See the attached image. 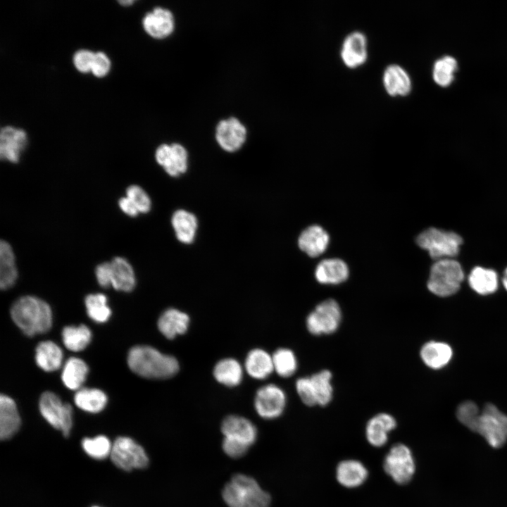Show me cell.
<instances>
[{
	"instance_id": "cell-1",
	"label": "cell",
	"mask_w": 507,
	"mask_h": 507,
	"mask_svg": "<svg viewBox=\"0 0 507 507\" xmlns=\"http://www.w3.org/2000/svg\"><path fill=\"white\" fill-rule=\"evenodd\" d=\"M127 362L133 373L148 379H168L179 371V363L175 357L146 345L132 347L127 353Z\"/></svg>"
},
{
	"instance_id": "cell-2",
	"label": "cell",
	"mask_w": 507,
	"mask_h": 507,
	"mask_svg": "<svg viewBox=\"0 0 507 507\" xmlns=\"http://www.w3.org/2000/svg\"><path fill=\"white\" fill-rule=\"evenodd\" d=\"M15 324L27 336L48 332L52 325V312L49 305L35 296L27 295L17 299L11 308Z\"/></svg>"
},
{
	"instance_id": "cell-3",
	"label": "cell",
	"mask_w": 507,
	"mask_h": 507,
	"mask_svg": "<svg viewBox=\"0 0 507 507\" xmlns=\"http://www.w3.org/2000/svg\"><path fill=\"white\" fill-rule=\"evenodd\" d=\"M222 497L228 507H270L271 496L252 477L237 473L226 483Z\"/></svg>"
},
{
	"instance_id": "cell-4",
	"label": "cell",
	"mask_w": 507,
	"mask_h": 507,
	"mask_svg": "<svg viewBox=\"0 0 507 507\" xmlns=\"http://www.w3.org/2000/svg\"><path fill=\"white\" fill-rule=\"evenodd\" d=\"M220 430L224 436L223 450L232 458L245 456L258 437L255 425L249 419L237 415L226 416L222 421Z\"/></svg>"
},
{
	"instance_id": "cell-5",
	"label": "cell",
	"mask_w": 507,
	"mask_h": 507,
	"mask_svg": "<svg viewBox=\"0 0 507 507\" xmlns=\"http://www.w3.org/2000/svg\"><path fill=\"white\" fill-rule=\"evenodd\" d=\"M464 272L458 261L453 258L436 261L432 265L427 289L432 294L446 297L456 294L464 280Z\"/></svg>"
},
{
	"instance_id": "cell-6",
	"label": "cell",
	"mask_w": 507,
	"mask_h": 507,
	"mask_svg": "<svg viewBox=\"0 0 507 507\" xmlns=\"http://www.w3.org/2000/svg\"><path fill=\"white\" fill-rule=\"evenodd\" d=\"M416 243L427 251L432 259L438 261L452 258L457 256L463 244V239L454 232L430 227L417 237Z\"/></svg>"
},
{
	"instance_id": "cell-7",
	"label": "cell",
	"mask_w": 507,
	"mask_h": 507,
	"mask_svg": "<svg viewBox=\"0 0 507 507\" xmlns=\"http://www.w3.org/2000/svg\"><path fill=\"white\" fill-rule=\"evenodd\" d=\"M109 458L115 466L127 472L144 469L149 464V458L144 448L127 436L118 437L113 441Z\"/></svg>"
},
{
	"instance_id": "cell-8",
	"label": "cell",
	"mask_w": 507,
	"mask_h": 507,
	"mask_svg": "<svg viewBox=\"0 0 507 507\" xmlns=\"http://www.w3.org/2000/svg\"><path fill=\"white\" fill-rule=\"evenodd\" d=\"M473 432L481 434L491 446L501 447L507 441V415L487 403L480 411Z\"/></svg>"
},
{
	"instance_id": "cell-9",
	"label": "cell",
	"mask_w": 507,
	"mask_h": 507,
	"mask_svg": "<svg viewBox=\"0 0 507 507\" xmlns=\"http://www.w3.org/2000/svg\"><path fill=\"white\" fill-rule=\"evenodd\" d=\"M39 409L44 419L54 429L68 437L73 428V408L63 403L51 392H44L39 401Z\"/></svg>"
},
{
	"instance_id": "cell-10",
	"label": "cell",
	"mask_w": 507,
	"mask_h": 507,
	"mask_svg": "<svg viewBox=\"0 0 507 507\" xmlns=\"http://www.w3.org/2000/svg\"><path fill=\"white\" fill-rule=\"evenodd\" d=\"M342 310L333 299L318 303L306 319L308 331L315 335L330 334L335 332L342 321Z\"/></svg>"
},
{
	"instance_id": "cell-11",
	"label": "cell",
	"mask_w": 507,
	"mask_h": 507,
	"mask_svg": "<svg viewBox=\"0 0 507 507\" xmlns=\"http://www.w3.org/2000/svg\"><path fill=\"white\" fill-rule=\"evenodd\" d=\"M384 470L399 484H405L415 470L413 456L410 449L402 444L394 445L384 460Z\"/></svg>"
},
{
	"instance_id": "cell-12",
	"label": "cell",
	"mask_w": 507,
	"mask_h": 507,
	"mask_svg": "<svg viewBox=\"0 0 507 507\" xmlns=\"http://www.w3.org/2000/svg\"><path fill=\"white\" fill-rule=\"evenodd\" d=\"M287 396L284 390L275 384H268L258 389L254 397V408L265 420L280 417L285 408Z\"/></svg>"
},
{
	"instance_id": "cell-13",
	"label": "cell",
	"mask_w": 507,
	"mask_h": 507,
	"mask_svg": "<svg viewBox=\"0 0 507 507\" xmlns=\"http://www.w3.org/2000/svg\"><path fill=\"white\" fill-rule=\"evenodd\" d=\"M215 137L217 143L224 151L234 152L241 149L246 142L247 130L239 119L230 117L218 122Z\"/></svg>"
},
{
	"instance_id": "cell-14",
	"label": "cell",
	"mask_w": 507,
	"mask_h": 507,
	"mask_svg": "<svg viewBox=\"0 0 507 507\" xmlns=\"http://www.w3.org/2000/svg\"><path fill=\"white\" fill-rule=\"evenodd\" d=\"M156 162L170 176L177 177L187 169L188 154L186 149L178 143L163 144L155 153Z\"/></svg>"
},
{
	"instance_id": "cell-15",
	"label": "cell",
	"mask_w": 507,
	"mask_h": 507,
	"mask_svg": "<svg viewBox=\"0 0 507 507\" xmlns=\"http://www.w3.org/2000/svg\"><path fill=\"white\" fill-rule=\"evenodd\" d=\"M340 56L349 68H356L364 64L368 58L365 35L359 31L349 34L343 41Z\"/></svg>"
},
{
	"instance_id": "cell-16",
	"label": "cell",
	"mask_w": 507,
	"mask_h": 507,
	"mask_svg": "<svg viewBox=\"0 0 507 507\" xmlns=\"http://www.w3.org/2000/svg\"><path fill=\"white\" fill-rule=\"evenodd\" d=\"M146 32L154 39H164L170 36L175 29V18L170 11L156 7L147 13L142 20Z\"/></svg>"
},
{
	"instance_id": "cell-17",
	"label": "cell",
	"mask_w": 507,
	"mask_h": 507,
	"mask_svg": "<svg viewBox=\"0 0 507 507\" xmlns=\"http://www.w3.org/2000/svg\"><path fill=\"white\" fill-rule=\"evenodd\" d=\"M27 142V134L24 130L11 126L3 127L0 133L1 158L17 163Z\"/></svg>"
},
{
	"instance_id": "cell-18",
	"label": "cell",
	"mask_w": 507,
	"mask_h": 507,
	"mask_svg": "<svg viewBox=\"0 0 507 507\" xmlns=\"http://www.w3.org/2000/svg\"><path fill=\"white\" fill-rule=\"evenodd\" d=\"M21 426L17 406L10 396H0V438L6 441L13 437Z\"/></svg>"
},
{
	"instance_id": "cell-19",
	"label": "cell",
	"mask_w": 507,
	"mask_h": 507,
	"mask_svg": "<svg viewBox=\"0 0 507 507\" xmlns=\"http://www.w3.org/2000/svg\"><path fill=\"white\" fill-rule=\"evenodd\" d=\"M330 237L320 226L313 225L306 227L299 235L298 245L310 257H317L325 251Z\"/></svg>"
},
{
	"instance_id": "cell-20",
	"label": "cell",
	"mask_w": 507,
	"mask_h": 507,
	"mask_svg": "<svg viewBox=\"0 0 507 507\" xmlns=\"http://www.w3.org/2000/svg\"><path fill=\"white\" fill-rule=\"evenodd\" d=\"M189 315L177 308H169L158 318L157 325L160 332L168 339L184 334L189 325Z\"/></svg>"
},
{
	"instance_id": "cell-21",
	"label": "cell",
	"mask_w": 507,
	"mask_h": 507,
	"mask_svg": "<svg viewBox=\"0 0 507 507\" xmlns=\"http://www.w3.org/2000/svg\"><path fill=\"white\" fill-rule=\"evenodd\" d=\"M349 275L348 265L339 258L324 259L315 270V277L322 284H339L345 282Z\"/></svg>"
},
{
	"instance_id": "cell-22",
	"label": "cell",
	"mask_w": 507,
	"mask_h": 507,
	"mask_svg": "<svg viewBox=\"0 0 507 507\" xmlns=\"http://www.w3.org/2000/svg\"><path fill=\"white\" fill-rule=\"evenodd\" d=\"M396 426V421L392 415L387 413H378L367 423L365 428L367 440L374 446H382L388 440V434Z\"/></svg>"
},
{
	"instance_id": "cell-23",
	"label": "cell",
	"mask_w": 507,
	"mask_h": 507,
	"mask_svg": "<svg viewBox=\"0 0 507 507\" xmlns=\"http://www.w3.org/2000/svg\"><path fill=\"white\" fill-rule=\"evenodd\" d=\"M383 84L391 96H405L411 91V80L408 73L400 65L391 64L384 70Z\"/></svg>"
},
{
	"instance_id": "cell-24",
	"label": "cell",
	"mask_w": 507,
	"mask_h": 507,
	"mask_svg": "<svg viewBox=\"0 0 507 507\" xmlns=\"http://www.w3.org/2000/svg\"><path fill=\"white\" fill-rule=\"evenodd\" d=\"M423 362L429 368L438 370L446 366L451 360L453 351L446 343L430 341L425 343L420 352Z\"/></svg>"
},
{
	"instance_id": "cell-25",
	"label": "cell",
	"mask_w": 507,
	"mask_h": 507,
	"mask_svg": "<svg viewBox=\"0 0 507 507\" xmlns=\"http://www.w3.org/2000/svg\"><path fill=\"white\" fill-rule=\"evenodd\" d=\"M244 370L254 379L267 378L274 371L272 355L259 348L251 350L245 358Z\"/></svg>"
},
{
	"instance_id": "cell-26",
	"label": "cell",
	"mask_w": 507,
	"mask_h": 507,
	"mask_svg": "<svg viewBox=\"0 0 507 507\" xmlns=\"http://www.w3.org/2000/svg\"><path fill=\"white\" fill-rule=\"evenodd\" d=\"M111 284L115 289L131 292L135 287L136 279L132 266L123 257H115L111 261Z\"/></svg>"
},
{
	"instance_id": "cell-27",
	"label": "cell",
	"mask_w": 507,
	"mask_h": 507,
	"mask_svg": "<svg viewBox=\"0 0 507 507\" xmlns=\"http://www.w3.org/2000/svg\"><path fill=\"white\" fill-rule=\"evenodd\" d=\"M368 474L364 465L356 460L343 461L338 464L336 470L337 481L347 488L361 485L365 481Z\"/></svg>"
},
{
	"instance_id": "cell-28",
	"label": "cell",
	"mask_w": 507,
	"mask_h": 507,
	"mask_svg": "<svg viewBox=\"0 0 507 507\" xmlns=\"http://www.w3.org/2000/svg\"><path fill=\"white\" fill-rule=\"evenodd\" d=\"M470 288L480 295L494 293L499 287L498 274L494 270L475 266L468 275Z\"/></svg>"
},
{
	"instance_id": "cell-29",
	"label": "cell",
	"mask_w": 507,
	"mask_h": 507,
	"mask_svg": "<svg viewBox=\"0 0 507 507\" xmlns=\"http://www.w3.org/2000/svg\"><path fill=\"white\" fill-rule=\"evenodd\" d=\"M243 373L241 363L233 358L220 360L215 365L213 371L216 381L229 387H236L241 383Z\"/></svg>"
},
{
	"instance_id": "cell-30",
	"label": "cell",
	"mask_w": 507,
	"mask_h": 507,
	"mask_svg": "<svg viewBox=\"0 0 507 507\" xmlns=\"http://www.w3.org/2000/svg\"><path fill=\"white\" fill-rule=\"evenodd\" d=\"M35 361L43 370L52 372L61 368L63 362L61 349L52 341H43L35 349Z\"/></svg>"
},
{
	"instance_id": "cell-31",
	"label": "cell",
	"mask_w": 507,
	"mask_h": 507,
	"mask_svg": "<svg viewBox=\"0 0 507 507\" xmlns=\"http://www.w3.org/2000/svg\"><path fill=\"white\" fill-rule=\"evenodd\" d=\"M171 223L176 237L180 242H193L198 227L197 218L193 213L183 209L177 210L173 214Z\"/></svg>"
},
{
	"instance_id": "cell-32",
	"label": "cell",
	"mask_w": 507,
	"mask_h": 507,
	"mask_svg": "<svg viewBox=\"0 0 507 507\" xmlns=\"http://www.w3.org/2000/svg\"><path fill=\"white\" fill-rule=\"evenodd\" d=\"M18 277L14 252L8 242L0 243V287L6 290L12 287Z\"/></svg>"
},
{
	"instance_id": "cell-33",
	"label": "cell",
	"mask_w": 507,
	"mask_h": 507,
	"mask_svg": "<svg viewBox=\"0 0 507 507\" xmlns=\"http://www.w3.org/2000/svg\"><path fill=\"white\" fill-rule=\"evenodd\" d=\"M88 371V366L83 360L71 357L63 366L61 380L67 388L77 391L84 382Z\"/></svg>"
},
{
	"instance_id": "cell-34",
	"label": "cell",
	"mask_w": 507,
	"mask_h": 507,
	"mask_svg": "<svg viewBox=\"0 0 507 507\" xmlns=\"http://www.w3.org/2000/svg\"><path fill=\"white\" fill-rule=\"evenodd\" d=\"M74 401L80 409L90 413H97L106 407L108 399L101 389L81 388L76 392Z\"/></svg>"
},
{
	"instance_id": "cell-35",
	"label": "cell",
	"mask_w": 507,
	"mask_h": 507,
	"mask_svg": "<svg viewBox=\"0 0 507 507\" xmlns=\"http://www.w3.org/2000/svg\"><path fill=\"white\" fill-rule=\"evenodd\" d=\"M332 373L322 370L310 376L316 406H327L332 399Z\"/></svg>"
},
{
	"instance_id": "cell-36",
	"label": "cell",
	"mask_w": 507,
	"mask_h": 507,
	"mask_svg": "<svg viewBox=\"0 0 507 507\" xmlns=\"http://www.w3.org/2000/svg\"><path fill=\"white\" fill-rule=\"evenodd\" d=\"M92 332L84 325H69L62 330V340L64 346L72 351H80L90 343Z\"/></svg>"
},
{
	"instance_id": "cell-37",
	"label": "cell",
	"mask_w": 507,
	"mask_h": 507,
	"mask_svg": "<svg viewBox=\"0 0 507 507\" xmlns=\"http://www.w3.org/2000/svg\"><path fill=\"white\" fill-rule=\"evenodd\" d=\"M113 442L106 435L99 434L92 437H84L81 447L84 453L97 461L110 457Z\"/></svg>"
},
{
	"instance_id": "cell-38",
	"label": "cell",
	"mask_w": 507,
	"mask_h": 507,
	"mask_svg": "<svg viewBox=\"0 0 507 507\" xmlns=\"http://www.w3.org/2000/svg\"><path fill=\"white\" fill-rule=\"evenodd\" d=\"M274 371L282 377H289L296 371L297 358L293 352L287 348L277 349L273 354Z\"/></svg>"
},
{
	"instance_id": "cell-39",
	"label": "cell",
	"mask_w": 507,
	"mask_h": 507,
	"mask_svg": "<svg viewBox=\"0 0 507 507\" xmlns=\"http://www.w3.org/2000/svg\"><path fill=\"white\" fill-rule=\"evenodd\" d=\"M84 303L88 316L94 322L105 323L111 317V311L104 294H90L85 297Z\"/></svg>"
},
{
	"instance_id": "cell-40",
	"label": "cell",
	"mask_w": 507,
	"mask_h": 507,
	"mask_svg": "<svg viewBox=\"0 0 507 507\" xmlns=\"http://www.w3.org/2000/svg\"><path fill=\"white\" fill-rule=\"evenodd\" d=\"M457 68V61L452 56H445L438 59L433 67L434 81L443 87L450 85L453 80V73Z\"/></svg>"
},
{
	"instance_id": "cell-41",
	"label": "cell",
	"mask_w": 507,
	"mask_h": 507,
	"mask_svg": "<svg viewBox=\"0 0 507 507\" xmlns=\"http://www.w3.org/2000/svg\"><path fill=\"white\" fill-rule=\"evenodd\" d=\"M480 411L474 402L466 401L461 403L456 410L458 420L473 432Z\"/></svg>"
},
{
	"instance_id": "cell-42",
	"label": "cell",
	"mask_w": 507,
	"mask_h": 507,
	"mask_svg": "<svg viewBox=\"0 0 507 507\" xmlns=\"http://www.w3.org/2000/svg\"><path fill=\"white\" fill-rule=\"evenodd\" d=\"M126 196L133 203L139 213H146L150 211L151 201L141 187L136 184L129 186L126 189Z\"/></svg>"
},
{
	"instance_id": "cell-43",
	"label": "cell",
	"mask_w": 507,
	"mask_h": 507,
	"mask_svg": "<svg viewBox=\"0 0 507 507\" xmlns=\"http://www.w3.org/2000/svg\"><path fill=\"white\" fill-rule=\"evenodd\" d=\"M295 387L299 398L305 405L308 406H316L310 376L297 379Z\"/></svg>"
},
{
	"instance_id": "cell-44",
	"label": "cell",
	"mask_w": 507,
	"mask_h": 507,
	"mask_svg": "<svg viewBox=\"0 0 507 507\" xmlns=\"http://www.w3.org/2000/svg\"><path fill=\"white\" fill-rule=\"evenodd\" d=\"M94 53L85 49L79 50L74 54L73 64L76 69L81 73L91 71Z\"/></svg>"
},
{
	"instance_id": "cell-45",
	"label": "cell",
	"mask_w": 507,
	"mask_h": 507,
	"mask_svg": "<svg viewBox=\"0 0 507 507\" xmlns=\"http://www.w3.org/2000/svg\"><path fill=\"white\" fill-rule=\"evenodd\" d=\"M111 62L108 57L103 52L94 53L91 69L92 74L97 77H104L109 71Z\"/></svg>"
},
{
	"instance_id": "cell-46",
	"label": "cell",
	"mask_w": 507,
	"mask_h": 507,
	"mask_svg": "<svg viewBox=\"0 0 507 507\" xmlns=\"http://www.w3.org/2000/svg\"><path fill=\"white\" fill-rule=\"evenodd\" d=\"M95 275L96 280L101 287L104 288L111 287V262H104L99 264L95 269Z\"/></svg>"
},
{
	"instance_id": "cell-47",
	"label": "cell",
	"mask_w": 507,
	"mask_h": 507,
	"mask_svg": "<svg viewBox=\"0 0 507 507\" xmlns=\"http://www.w3.org/2000/svg\"><path fill=\"white\" fill-rule=\"evenodd\" d=\"M118 205L123 212L130 217H135L139 213L133 203L126 196L119 199Z\"/></svg>"
},
{
	"instance_id": "cell-48",
	"label": "cell",
	"mask_w": 507,
	"mask_h": 507,
	"mask_svg": "<svg viewBox=\"0 0 507 507\" xmlns=\"http://www.w3.org/2000/svg\"><path fill=\"white\" fill-rule=\"evenodd\" d=\"M502 283H503L504 288L507 291V268L505 269L503 274Z\"/></svg>"
},
{
	"instance_id": "cell-49",
	"label": "cell",
	"mask_w": 507,
	"mask_h": 507,
	"mask_svg": "<svg viewBox=\"0 0 507 507\" xmlns=\"http://www.w3.org/2000/svg\"><path fill=\"white\" fill-rule=\"evenodd\" d=\"M133 2H134L133 1H119V3H120L121 5H124V6L130 5V4H132Z\"/></svg>"
},
{
	"instance_id": "cell-50",
	"label": "cell",
	"mask_w": 507,
	"mask_h": 507,
	"mask_svg": "<svg viewBox=\"0 0 507 507\" xmlns=\"http://www.w3.org/2000/svg\"><path fill=\"white\" fill-rule=\"evenodd\" d=\"M91 507H101V506H91Z\"/></svg>"
}]
</instances>
